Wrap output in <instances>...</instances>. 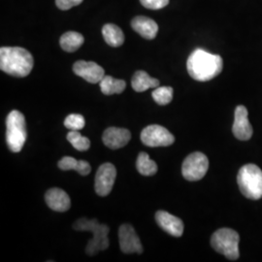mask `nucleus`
<instances>
[{
    "label": "nucleus",
    "instance_id": "13",
    "mask_svg": "<svg viewBox=\"0 0 262 262\" xmlns=\"http://www.w3.org/2000/svg\"><path fill=\"white\" fill-rule=\"evenodd\" d=\"M131 139L130 131L126 128L109 127L104 131V145L111 150H119L128 144Z\"/></svg>",
    "mask_w": 262,
    "mask_h": 262
},
{
    "label": "nucleus",
    "instance_id": "2",
    "mask_svg": "<svg viewBox=\"0 0 262 262\" xmlns=\"http://www.w3.org/2000/svg\"><path fill=\"white\" fill-rule=\"evenodd\" d=\"M34 64L33 56L28 50L20 47L0 49V68L14 77L24 78L29 75Z\"/></svg>",
    "mask_w": 262,
    "mask_h": 262
},
{
    "label": "nucleus",
    "instance_id": "12",
    "mask_svg": "<svg viewBox=\"0 0 262 262\" xmlns=\"http://www.w3.org/2000/svg\"><path fill=\"white\" fill-rule=\"evenodd\" d=\"M232 132L235 137L241 141L250 140L253 135V127L248 119V110L243 105H240L235 109Z\"/></svg>",
    "mask_w": 262,
    "mask_h": 262
},
{
    "label": "nucleus",
    "instance_id": "18",
    "mask_svg": "<svg viewBox=\"0 0 262 262\" xmlns=\"http://www.w3.org/2000/svg\"><path fill=\"white\" fill-rule=\"evenodd\" d=\"M58 167L61 170H75L80 175L86 176L91 173V164L85 160H77L71 157H64L58 161Z\"/></svg>",
    "mask_w": 262,
    "mask_h": 262
},
{
    "label": "nucleus",
    "instance_id": "14",
    "mask_svg": "<svg viewBox=\"0 0 262 262\" xmlns=\"http://www.w3.org/2000/svg\"><path fill=\"white\" fill-rule=\"evenodd\" d=\"M156 221L159 227L171 236L181 237L184 233V223L182 220L165 211L157 212Z\"/></svg>",
    "mask_w": 262,
    "mask_h": 262
},
{
    "label": "nucleus",
    "instance_id": "25",
    "mask_svg": "<svg viewBox=\"0 0 262 262\" xmlns=\"http://www.w3.org/2000/svg\"><path fill=\"white\" fill-rule=\"evenodd\" d=\"M84 118L80 114H70L64 120V125L69 130H81L84 127Z\"/></svg>",
    "mask_w": 262,
    "mask_h": 262
},
{
    "label": "nucleus",
    "instance_id": "10",
    "mask_svg": "<svg viewBox=\"0 0 262 262\" xmlns=\"http://www.w3.org/2000/svg\"><path fill=\"white\" fill-rule=\"evenodd\" d=\"M119 241L120 248L123 253H143V246L141 244L138 235L136 234L134 228L130 225H122L119 229Z\"/></svg>",
    "mask_w": 262,
    "mask_h": 262
},
{
    "label": "nucleus",
    "instance_id": "21",
    "mask_svg": "<svg viewBox=\"0 0 262 262\" xmlns=\"http://www.w3.org/2000/svg\"><path fill=\"white\" fill-rule=\"evenodd\" d=\"M99 84L102 94L105 95L122 94L126 88V83L123 80L115 79L111 76H104Z\"/></svg>",
    "mask_w": 262,
    "mask_h": 262
},
{
    "label": "nucleus",
    "instance_id": "11",
    "mask_svg": "<svg viewBox=\"0 0 262 262\" xmlns=\"http://www.w3.org/2000/svg\"><path fill=\"white\" fill-rule=\"evenodd\" d=\"M73 71L76 75L83 78L91 84L100 83L105 76L103 68L94 61L78 60L73 66Z\"/></svg>",
    "mask_w": 262,
    "mask_h": 262
},
{
    "label": "nucleus",
    "instance_id": "23",
    "mask_svg": "<svg viewBox=\"0 0 262 262\" xmlns=\"http://www.w3.org/2000/svg\"><path fill=\"white\" fill-rule=\"evenodd\" d=\"M67 140L75 148L76 150H80V151L88 150L91 147L90 139L83 136L79 131H70L67 134Z\"/></svg>",
    "mask_w": 262,
    "mask_h": 262
},
{
    "label": "nucleus",
    "instance_id": "4",
    "mask_svg": "<svg viewBox=\"0 0 262 262\" xmlns=\"http://www.w3.org/2000/svg\"><path fill=\"white\" fill-rule=\"evenodd\" d=\"M28 138L25 116L17 110L9 113L6 119V142L12 152H19Z\"/></svg>",
    "mask_w": 262,
    "mask_h": 262
},
{
    "label": "nucleus",
    "instance_id": "24",
    "mask_svg": "<svg viewBox=\"0 0 262 262\" xmlns=\"http://www.w3.org/2000/svg\"><path fill=\"white\" fill-rule=\"evenodd\" d=\"M151 96L159 105H167L173 99V89L171 86H158L151 93Z\"/></svg>",
    "mask_w": 262,
    "mask_h": 262
},
{
    "label": "nucleus",
    "instance_id": "6",
    "mask_svg": "<svg viewBox=\"0 0 262 262\" xmlns=\"http://www.w3.org/2000/svg\"><path fill=\"white\" fill-rule=\"evenodd\" d=\"M239 234L230 228L216 230L211 238V245L217 253L224 254L229 260L239 258Z\"/></svg>",
    "mask_w": 262,
    "mask_h": 262
},
{
    "label": "nucleus",
    "instance_id": "17",
    "mask_svg": "<svg viewBox=\"0 0 262 262\" xmlns=\"http://www.w3.org/2000/svg\"><path fill=\"white\" fill-rule=\"evenodd\" d=\"M131 85L137 93L146 92L149 89H156L159 86V81L156 78H151L145 71H137L131 80Z\"/></svg>",
    "mask_w": 262,
    "mask_h": 262
},
{
    "label": "nucleus",
    "instance_id": "3",
    "mask_svg": "<svg viewBox=\"0 0 262 262\" xmlns=\"http://www.w3.org/2000/svg\"><path fill=\"white\" fill-rule=\"evenodd\" d=\"M73 228L78 231H91L94 233L93 239L88 242L85 248V253L88 255L93 256L109 248L108 235L110 228L108 225L99 224L96 219H79L74 223Z\"/></svg>",
    "mask_w": 262,
    "mask_h": 262
},
{
    "label": "nucleus",
    "instance_id": "16",
    "mask_svg": "<svg viewBox=\"0 0 262 262\" xmlns=\"http://www.w3.org/2000/svg\"><path fill=\"white\" fill-rule=\"evenodd\" d=\"M131 27L142 37L148 40L155 39L159 32L158 24L154 19L144 16H138L132 19Z\"/></svg>",
    "mask_w": 262,
    "mask_h": 262
},
{
    "label": "nucleus",
    "instance_id": "5",
    "mask_svg": "<svg viewBox=\"0 0 262 262\" xmlns=\"http://www.w3.org/2000/svg\"><path fill=\"white\" fill-rule=\"evenodd\" d=\"M237 182L244 196L253 200L262 197V171L255 164H246L237 175Z\"/></svg>",
    "mask_w": 262,
    "mask_h": 262
},
{
    "label": "nucleus",
    "instance_id": "20",
    "mask_svg": "<svg viewBox=\"0 0 262 262\" xmlns=\"http://www.w3.org/2000/svg\"><path fill=\"white\" fill-rule=\"evenodd\" d=\"M84 36L76 31H68L64 33L59 40L60 47L67 53L76 52L84 44Z\"/></svg>",
    "mask_w": 262,
    "mask_h": 262
},
{
    "label": "nucleus",
    "instance_id": "9",
    "mask_svg": "<svg viewBox=\"0 0 262 262\" xmlns=\"http://www.w3.org/2000/svg\"><path fill=\"white\" fill-rule=\"evenodd\" d=\"M117 177V169L112 163H103L95 174L94 189L99 196H107L112 191Z\"/></svg>",
    "mask_w": 262,
    "mask_h": 262
},
{
    "label": "nucleus",
    "instance_id": "27",
    "mask_svg": "<svg viewBox=\"0 0 262 262\" xmlns=\"http://www.w3.org/2000/svg\"><path fill=\"white\" fill-rule=\"evenodd\" d=\"M83 0H56V6L60 10H69L81 4Z\"/></svg>",
    "mask_w": 262,
    "mask_h": 262
},
{
    "label": "nucleus",
    "instance_id": "1",
    "mask_svg": "<svg viewBox=\"0 0 262 262\" xmlns=\"http://www.w3.org/2000/svg\"><path fill=\"white\" fill-rule=\"evenodd\" d=\"M224 67L223 58L202 49L193 51L187 58V72L199 82H207L219 75Z\"/></svg>",
    "mask_w": 262,
    "mask_h": 262
},
{
    "label": "nucleus",
    "instance_id": "22",
    "mask_svg": "<svg viewBox=\"0 0 262 262\" xmlns=\"http://www.w3.org/2000/svg\"><path fill=\"white\" fill-rule=\"evenodd\" d=\"M136 167L138 172L143 176H154L158 172L157 163L151 160L147 152L142 151L138 155Z\"/></svg>",
    "mask_w": 262,
    "mask_h": 262
},
{
    "label": "nucleus",
    "instance_id": "8",
    "mask_svg": "<svg viewBox=\"0 0 262 262\" xmlns=\"http://www.w3.org/2000/svg\"><path fill=\"white\" fill-rule=\"evenodd\" d=\"M141 141L144 145L151 148L168 147L175 142V137L165 127L159 124H151L141 132Z\"/></svg>",
    "mask_w": 262,
    "mask_h": 262
},
{
    "label": "nucleus",
    "instance_id": "15",
    "mask_svg": "<svg viewBox=\"0 0 262 262\" xmlns=\"http://www.w3.org/2000/svg\"><path fill=\"white\" fill-rule=\"evenodd\" d=\"M45 201L48 207L56 212H66L70 209L71 200L64 190L58 187L49 189L45 194Z\"/></svg>",
    "mask_w": 262,
    "mask_h": 262
},
{
    "label": "nucleus",
    "instance_id": "19",
    "mask_svg": "<svg viewBox=\"0 0 262 262\" xmlns=\"http://www.w3.org/2000/svg\"><path fill=\"white\" fill-rule=\"evenodd\" d=\"M102 34L106 43L111 47H121L124 42L122 29L114 24H107L102 28Z\"/></svg>",
    "mask_w": 262,
    "mask_h": 262
},
{
    "label": "nucleus",
    "instance_id": "7",
    "mask_svg": "<svg viewBox=\"0 0 262 262\" xmlns=\"http://www.w3.org/2000/svg\"><path fill=\"white\" fill-rule=\"evenodd\" d=\"M209 168V160L204 154L195 151L187 156L182 165V174L184 178L195 182L206 175Z\"/></svg>",
    "mask_w": 262,
    "mask_h": 262
},
{
    "label": "nucleus",
    "instance_id": "26",
    "mask_svg": "<svg viewBox=\"0 0 262 262\" xmlns=\"http://www.w3.org/2000/svg\"><path fill=\"white\" fill-rule=\"evenodd\" d=\"M141 4L147 9L159 10L166 7L169 0H140Z\"/></svg>",
    "mask_w": 262,
    "mask_h": 262
}]
</instances>
